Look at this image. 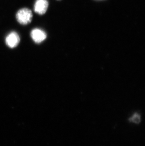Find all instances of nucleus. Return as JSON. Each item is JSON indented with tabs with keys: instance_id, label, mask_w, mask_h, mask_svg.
<instances>
[{
	"instance_id": "nucleus-1",
	"label": "nucleus",
	"mask_w": 145,
	"mask_h": 146,
	"mask_svg": "<svg viewBox=\"0 0 145 146\" xmlns=\"http://www.w3.org/2000/svg\"><path fill=\"white\" fill-rule=\"evenodd\" d=\"M33 14L28 9L22 8L19 10L16 14V20L21 25H26L31 22Z\"/></svg>"
},
{
	"instance_id": "nucleus-2",
	"label": "nucleus",
	"mask_w": 145,
	"mask_h": 146,
	"mask_svg": "<svg viewBox=\"0 0 145 146\" xmlns=\"http://www.w3.org/2000/svg\"><path fill=\"white\" fill-rule=\"evenodd\" d=\"M31 37L36 44H40L46 38V33L39 29H34L31 32Z\"/></svg>"
},
{
	"instance_id": "nucleus-3",
	"label": "nucleus",
	"mask_w": 145,
	"mask_h": 146,
	"mask_svg": "<svg viewBox=\"0 0 145 146\" xmlns=\"http://www.w3.org/2000/svg\"><path fill=\"white\" fill-rule=\"evenodd\" d=\"M6 44L9 47L13 48L16 47L20 42V37L16 32L10 33L6 38Z\"/></svg>"
},
{
	"instance_id": "nucleus-4",
	"label": "nucleus",
	"mask_w": 145,
	"mask_h": 146,
	"mask_svg": "<svg viewBox=\"0 0 145 146\" xmlns=\"http://www.w3.org/2000/svg\"><path fill=\"white\" fill-rule=\"evenodd\" d=\"M49 3L47 0H36L34 5V11L37 14H45L48 9Z\"/></svg>"
},
{
	"instance_id": "nucleus-5",
	"label": "nucleus",
	"mask_w": 145,
	"mask_h": 146,
	"mask_svg": "<svg viewBox=\"0 0 145 146\" xmlns=\"http://www.w3.org/2000/svg\"><path fill=\"white\" fill-rule=\"evenodd\" d=\"M128 121L134 124H139L141 121V115L138 112H135L129 118Z\"/></svg>"
},
{
	"instance_id": "nucleus-6",
	"label": "nucleus",
	"mask_w": 145,
	"mask_h": 146,
	"mask_svg": "<svg viewBox=\"0 0 145 146\" xmlns=\"http://www.w3.org/2000/svg\"><path fill=\"white\" fill-rule=\"evenodd\" d=\"M58 1H59V0H58Z\"/></svg>"
}]
</instances>
